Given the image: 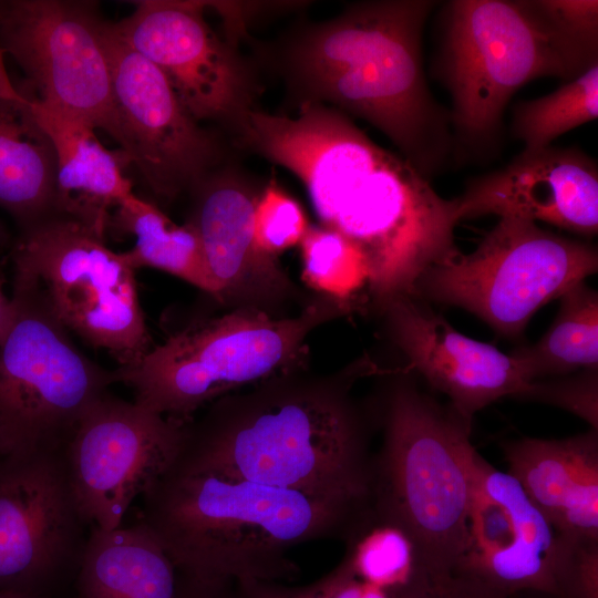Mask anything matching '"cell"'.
I'll use <instances>...</instances> for the list:
<instances>
[{"mask_svg": "<svg viewBox=\"0 0 598 598\" xmlns=\"http://www.w3.org/2000/svg\"><path fill=\"white\" fill-rule=\"evenodd\" d=\"M6 51L0 47V100L28 102L31 99L16 87L6 65Z\"/></svg>", "mask_w": 598, "mask_h": 598, "instance_id": "obj_37", "label": "cell"}, {"mask_svg": "<svg viewBox=\"0 0 598 598\" xmlns=\"http://www.w3.org/2000/svg\"><path fill=\"white\" fill-rule=\"evenodd\" d=\"M302 274L313 289L338 300L370 292L371 270L362 250L351 240L322 226H309L300 241Z\"/></svg>", "mask_w": 598, "mask_h": 598, "instance_id": "obj_28", "label": "cell"}, {"mask_svg": "<svg viewBox=\"0 0 598 598\" xmlns=\"http://www.w3.org/2000/svg\"><path fill=\"white\" fill-rule=\"evenodd\" d=\"M563 537L566 565L554 598H598V540Z\"/></svg>", "mask_w": 598, "mask_h": 598, "instance_id": "obj_32", "label": "cell"}, {"mask_svg": "<svg viewBox=\"0 0 598 598\" xmlns=\"http://www.w3.org/2000/svg\"><path fill=\"white\" fill-rule=\"evenodd\" d=\"M382 424L372 456V519L410 538L427 578L453 575L475 483L472 422L402 379L385 395Z\"/></svg>", "mask_w": 598, "mask_h": 598, "instance_id": "obj_6", "label": "cell"}, {"mask_svg": "<svg viewBox=\"0 0 598 598\" xmlns=\"http://www.w3.org/2000/svg\"><path fill=\"white\" fill-rule=\"evenodd\" d=\"M176 574V598H240L235 581L203 580Z\"/></svg>", "mask_w": 598, "mask_h": 598, "instance_id": "obj_35", "label": "cell"}, {"mask_svg": "<svg viewBox=\"0 0 598 598\" xmlns=\"http://www.w3.org/2000/svg\"><path fill=\"white\" fill-rule=\"evenodd\" d=\"M3 283L4 281L0 270V342L9 327L13 309L11 297H8L4 292Z\"/></svg>", "mask_w": 598, "mask_h": 598, "instance_id": "obj_38", "label": "cell"}, {"mask_svg": "<svg viewBox=\"0 0 598 598\" xmlns=\"http://www.w3.org/2000/svg\"><path fill=\"white\" fill-rule=\"evenodd\" d=\"M176 568L138 520L131 526H93L75 588L78 598H176Z\"/></svg>", "mask_w": 598, "mask_h": 598, "instance_id": "obj_22", "label": "cell"}, {"mask_svg": "<svg viewBox=\"0 0 598 598\" xmlns=\"http://www.w3.org/2000/svg\"><path fill=\"white\" fill-rule=\"evenodd\" d=\"M598 117V63L542 97L515 105L511 131L525 151L550 146L560 135Z\"/></svg>", "mask_w": 598, "mask_h": 598, "instance_id": "obj_26", "label": "cell"}, {"mask_svg": "<svg viewBox=\"0 0 598 598\" xmlns=\"http://www.w3.org/2000/svg\"><path fill=\"white\" fill-rule=\"evenodd\" d=\"M437 3L352 4L302 29L283 61L300 104L330 103L369 122L427 181L453 157L450 112L433 96L422 59L424 25Z\"/></svg>", "mask_w": 598, "mask_h": 598, "instance_id": "obj_2", "label": "cell"}, {"mask_svg": "<svg viewBox=\"0 0 598 598\" xmlns=\"http://www.w3.org/2000/svg\"><path fill=\"white\" fill-rule=\"evenodd\" d=\"M383 310L408 369L444 393L470 422L501 398H519L532 382L512 353L462 334L419 298H396Z\"/></svg>", "mask_w": 598, "mask_h": 598, "instance_id": "obj_18", "label": "cell"}, {"mask_svg": "<svg viewBox=\"0 0 598 598\" xmlns=\"http://www.w3.org/2000/svg\"><path fill=\"white\" fill-rule=\"evenodd\" d=\"M234 131L243 146L302 183L322 227L362 250L370 293L382 308L415 297L422 276L460 252L456 198L441 197L404 157L375 144L347 114L316 103L300 104L293 116L254 107Z\"/></svg>", "mask_w": 598, "mask_h": 598, "instance_id": "obj_1", "label": "cell"}, {"mask_svg": "<svg viewBox=\"0 0 598 598\" xmlns=\"http://www.w3.org/2000/svg\"><path fill=\"white\" fill-rule=\"evenodd\" d=\"M333 315L311 306L293 318L255 307L206 319L172 334L137 362L113 370L134 402L183 421L241 386L278 378L299 358L309 332Z\"/></svg>", "mask_w": 598, "mask_h": 598, "instance_id": "obj_7", "label": "cell"}, {"mask_svg": "<svg viewBox=\"0 0 598 598\" xmlns=\"http://www.w3.org/2000/svg\"><path fill=\"white\" fill-rule=\"evenodd\" d=\"M566 545L520 484L480 454L464 548L455 573L512 597L557 595Z\"/></svg>", "mask_w": 598, "mask_h": 598, "instance_id": "obj_16", "label": "cell"}, {"mask_svg": "<svg viewBox=\"0 0 598 598\" xmlns=\"http://www.w3.org/2000/svg\"><path fill=\"white\" fill-rule=\"evenodd\" d=\"M435 74L448 91L453 157L488 159L501 148L513 95L539 78L573 80L598 48L566 32L542 0H453L441 12Z\"/></svg>", "mask_w": 598, "mask_h": 598, "instance_id": "obj_5", "label": "cell"}, {"mask_svg": "<svg viewBox=\"0 0 598 598\" xmlns=\"http://www.w3.org/2000/svg\"><path fill=\"white\" fill-rule=\"evenodd\" d=\"M346 554L355 576L384 590L389 597L426 577L410 538L372 517L346 540Z\"/></svg>", "mask_w": 598, "mask_h": 598, "instance_id": "obj_27", "label": "cell"}, {"mask_svg": "<svg viewBox=\"0 0 598 598\" xmlns=\"http://www.w3.org/2000/svg\"><path fill=\"white\" fill-rule=\"evenodd\" d=\"M33 101V100H32ZM55 155L53 214L105 238L111 215L134 193L121 151L105 147L89 124L33 101Z\"/></svg>", "mask_w": 598, "mask_h": 598, "instance_id": "obj_21", "label": "cell"}, {"mask_svg": "<svg viewBox=\"0 0 598 598\" xmlns=\"http://www.w3.org/2000/svg\"><path fill=\"white\" fill-rule=\"evenodd\" d=\"M12 316L0 342V457L62 453L87 409L116 383L85 355L35 277L13 266Z\"/></svg>", "mask_w": 598, "mask_h": 598, "instance_id": "obj_8", "label": "cell"}, {"mask_svg": "<svg viewBox=\"0 0 598 598\" xmlns=\"http://www.w3.org/2000/svg\"><path fill=\"white\" fill-rule=\"evenodd\" d=\"M188 421L110 391L92 403L62 452L71 487L92 526L107 530L122 525L132 502L178 456Z\"/></svg>", "mask_w": 598, "mask_h": 598, "instance_id": "obj_12", "label": "cell"}, {"mask_svg": "<svg viewBox=\"0 0 598 598\" xmlns=\"http://www.w3.org/2000/svg\"><path fill=\"white\" fill-rule=\"evenodd\" d=\"M0 47L23 70L32 99L114 141L116 120L104 20L87 1H6Z\"/></svg>", "mask_w": 598, "mask_h": 598, "instance_id": "obj_11", "label": "cell"}, {"mask_svg": "<svg viewBox=\"0 0 598 598\" xmlns=\"http://www.w3.org/2000/svg\"><path fill=\"white\" fill-rule=\"evenodd\" d=\"M205 9V1H135L131 14L114 24L162 72L196 121L234 130L254 109L257 84L234 43L208 24Z\"/></svg>", "mask_w": 598, "mask_h": 598, "instance_id": "obj_15", "label": "cell"}, {"mask_svg": "<svg viewBox=\"0 0 598 598\" xmlns=\"http://www.w3.org/2000/svg\"><path fill=\"white\" fill-rule=\"evenodd\" d=\"M372 456L344 388L274 383L224 396L200 422L189 420L172 466L370 511Z\"/></svg>", "mask_w": 598, "mask_h": 598, "instance_id": "obj_3", "label": "cell"}, {"mask_svg": "<svg viewBox=\"0 0 598 598\" xmlns=\"http://www.w3.org/2000/svg\"><path fill=\"white\" fill-rule=\"evenodd\" d=\"M354 574L349 556L318 580L303 586L246 578L235 581L240 598H333L338 588Z\"/></svg>", "mask_w": 598, "mask_h": 598, "instance_id": "obj_31", "label": "cell"}, {"mask_svg": "<svg viewBox=\"0 0 598 598\" xmlns=\"http://www.w3.org/2000/svg\"><path fill=\"white\" fill-rule=\"evenodd\" d=\"M333 598H390L389 595L371 584L350 576L336 591Z\"/></svg>", "mask_w": 598, "mask_h": 598, "instance_id": "obj_36", "label": "cell"}, {"mask_svg": "<svg viewBox=\"0 0 598 598\" xmlns=\"http://www.w3.org/2000/svg\"><path fill=\"white\" fill-rule=\"evenodd\" d=\"M559 300L545 334L511 352L532 382L598 369V292L584 280Z\"/></svg>", "mask_w": 598, "mask_h": 598, "instance_id": "obj_25", "label": "cell"}, {"mask_svg": "<svg viewBox=\"0 0 598 598\" xmlns=\"http://www.w3.org/2000/svg\"><path fill=\"white\" fill-rule=\"evenodd\" d=\"M597 269L592 244L502 217L471 254L458 252L430 268L415 298L463 308L515 339L538 309Z\"/></svg>", "mask_w": 598, "mask_h": 598, "instance_id": "obj_9", "label": "cell"}, {"mask_svg": "<svg viewBox=\"0 0 598 598\" xmlns=\"http://www.w3.org/2000/svg\"><path fill=\"white\" fill-rule=\"evenodd\" d=\"M116 138L128 165L159 199L195 189L219 159L216 137L184 107L162 72L104 21Z\"/></svg>", "mask_w": 598, "mask_h": 598, "instance_id": "obj_14", "label": "cell"}, {"mask_svg": "<svg viewBox=\"0 0 598 598\" xmlns=\"http://www.w3.org/2000/svg\"><path fill=\"white\" fill-rule=\"evenodd\" d=\"M92 527L62 453L0 457V591L51 597L76 576Z\"/></svg>", "mask_w": 598, "mask_h": 598, "instance_id": "obj_13", "label": "cell"}, {"mask_svg": "<svg viewBox=\"0 0 598 598\" xmlns=\"http://www.w3.org/2000/svg\"><path fill=\"white\" fill-rule=\"evenodd\" d=\"M111 229L134 238L133 246L123 251L134 270L155 268L215 297L200 238L189 221L174 223L155 204L133 193L113 210L107 233Z\"/></svg>", "mask_w": 598, "mask_h": 598, "instance_id": "obj_24", "label": "cell"}, {"mask_svg": "<svg viewBox=\"0 0 598 598\" xmlns=\"http://www.w3.org/2000/svg\"><path fill=\"white\" fill-rule=\"evenodd\" d=\"M460 220L496 215L543 221L586 237L598 230V167L576 147L525 151L471 179L456 197Z\"/></svg>", "mask_w": 598, "mask_h": 598, "instance_id": "obj_17", "label": "cell"}, {"mask_svg": "<svg viewBox=\"0 0 598 598\" xmlns=\"http://www.w3.org/2000/svg\"><path fill=\"white\" fill-rule=\"evenodd\" d=\"M390 598H509L462 574L431 579L423 577Z\"/></svg>", "mask_w": 598, "mask_h": 598, "instance_id": "obj_33", "label": "cell"}, {"mask_svg": "<svg viewBox=\"0 0 598 598\" xmlns=\"http://www.w3.org/2000/svg\"><path fill=\"white\" fill-rule=\"evenodd\" d=\"M308 220L299 203L270 183L258 197L252 217V229L258 247L275 256L302 240Z\"/></svg>", "mask_w": 598, "mask_h": 598, "instance_id": "obj_29", "label": "cell"}, {"mask_svg": "<svg viewBox=\"0 0 598 598\" xmlns=\"http://www.w3.org/2000/svg\"><path fill=\"white\" fill-rule=\"evenodd\" d=\"M4 7H6V1H0V22L3 16Z\"/></svg>", "mask_w": 598, "mask_h": 598, "instance_id": "obj_40", "label": "cell"}, {"mask_svg": "<svg viewBox=\"0 0 598 598\" xmlns=\"http://www.w3.org/2000/svg\"><path fill=\"white\" fill-rule=\"evenodd\" d=\"M140 520L176 571L203 580L283 581L299 574L289 550L344 542L370 512L301 492L172 466L142 495Z\"/></svg>", "mask_w": 598, "mask_h": 598, "instance_id": "obj_4", "label": "cell"}, {"mask_svg": "<svg viewBox=\"0 0 598 598\" xmlns=\"http://www.w3.org/2000/svg\"><path fill=\"white\" fill-rule=\"evenodd\" d=\"M519 398L564 409L598 431V369L533 381Z\"/></svg>", "mask_w": 598, "mask_h": 598, "instance_id": "obj_30", "label": "cell"}, {"mask_svg": "<svg viewBox=\"0 0 598 598\" xmlns=\"http://www.w3.org/2000/svg\"><path fill=\"white\" fill-rule=\"evenodd\" d=\"M545 9L570 35L598 48V1L542 0Z\"/></svg>", "mask_w": 598, "mask_h": 598, "instance_id": "obj_34", "label": "cell"}, {"mask_svg": "<svg viewBox=\"0 0 598 598\" xmlns=\"http://www.w3.org/2000/svg\"><path fill=\"white\" fill-rule=\"evenodd\" d=\"M512 475L559 535L598 540V431L503 444Z\"/></svg>", "mask_w": 598, "mask_h": 598, "instance_id": "obj_20", "label": "cell"}, {"mask_svg": "<svg viewBox=\"0 0 598 598\" xmlns=\"http://www.w3.org/2000/svg\"><path fill=\"white\" fill-rule=\"evenodd\" d=\"M12 261L35 277L69 332L109 352L118 367L152 348L136 270L90 228L51 215L22 229Z\"/></svg>", "mask_w": 598, "mask_h": 598, "instance_id": "obj_10", "label": "cell"}, {"mask_svg": "<svg viewBox=\"0 0 598 598\" xmlns=\"http://www.w3.org/2000/svg\"><path fill=\"white\" fill-rule=\"evenodd\" d=\"M55 155L32 99L0 100V208L22 229L53 214Z\"/></svg>", "mask_w": 598, "mask_h": 598, "instance_id": "obj_23", "label": "cell"}, {"mask_svg": "<svg viewBox=\"0 0 598 598\" xmlns=\"http://www.w3.org/2000/svg\"><path fill=\"white\" fill-rule=\"evenodd\" d=\"M0 598H52V597L35 596V595H28V594H20V592H11V591H0Z\"/></svg>", "mask_w": 598, "mask_h": 598, "instance_id": "obj_39", "label": "cell"}, {"mask_svg": "<svg viewBox=\"0 0 598 598\" xmlns=\"http://www.w3.org/2000/svg\"><path fill=\"white\" fill-rule=\"evenodd\" d=\"M190 224L200 238L220 301H261L289 289L275 256L257 245L252 217L258 195L233 173L207 176L196 188Z\"/></svg>", "mask_w": 598, "mask_h": 598, "instance_id": "obj_19", "label": "cell"}]
</instances>
